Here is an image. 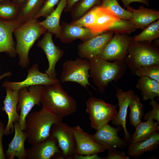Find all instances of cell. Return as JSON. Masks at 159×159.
Segmentation results:
<instances>
[{
    "label": "cell",
    "mask_w": 159,
    "mask_h": 159,
    "mask_svg": "<svg viewBox=\"0 0 159 159\" xmlns=\"http://www.w3.org/2000/svg\"><path fill=\"white\" fill-rule=\"evenodd\" d=\"M43 86L41 85L32 86L19 90L17 110L20 111L19 124L21 130L25 129L26 117L33 107L35 105L40 106Z\"/></svg>",
    "instance_id": "9"
},
{
    "label": "cell",
    "mask_w": 159,
    "mask_h": 159,
    "mask_svg": "<svg viewBox=\"0 0 159 159\" xmlns=\"http://www.w3.org/2000/svg\"><path fill=\"white\" fill-rule=\"evenodd\" d=\"M9 0H0V3L5 1H9Z\"/></svg>",
    "instance_id": "46"
},
{
    "label": "cell",
    "mask_w": 159,
    "mask_h": 159,
    "mask_svg": "<svg viewBox=\"0 0 159 159\" xmlns=\"http://www.w3.org/2000/svg\"><path fill=\"white\" fill-rule=\"evenodd\" d=\"M99 6L95 21L89 28L95 34L106 32L115 22L120 19L108 9L103 8Z\"/></svg>",
    "instance_id": "26"
},
{
    "label": "cell",
    "mask_w": 159,
    "mask_h": 159,
    "mask_svg": "<svg viewBox=\"0 0 159 159\" xmlns=\"http://www.w3.org/2000/svg\"><path fill=\"white\" fill-rule=\"evenodd\" d=\"M81 0H67V5L64 10V12H70L72 8L77 2Z\"/></svg>",
    "instance_id": "43"
},
{
    "label": "cell",
    "mask_w": 159,
    "mask_h": 159,
    "mask_svg": "<svg viewBox=\"0 0 159 159\" xmlns=\"http://www.w3.org/2000/svg\"><path fill=\"white\" fill-rule=\"evenodd\" d=\"M59 81H60L59 79L51 78L45 73L40 72L38 65L35 63L28 70L27 76L24 80L20 82L6 81L3 83L2 86L14 91H19L24 87L36 85H47Z\"/></svg>",
    "instance_id": "12"
},
{
    "label": "cell",
    "mask_w": 159,
    "mask_h": 159,
    "mask_svg": "<svg viewBox=\"0 0 159 159\" xmlns=\"http://www.w3.org/2000/svg\"><path fill=\"white\" fill-rule=\"evenodd\" d=\"M5 77V76L4 74H2L0 75V80L3 78L4 77Z\"/></svg>",
    "instance_id": "45"
},
{
    "label": "cell",
    "mask_w": 159,
    "mask_h": 159,
    "mask_svg": "<svg viewBox=\"0 0 159 159\" xmlns=\"http://www.w3.org/2000/svg\"><path fill=\"white\" fill-rule=\"evenodd\" d=\"M62 121L44 108L29 113L25 120V128L28 143L32 145L37 144L50 136L49 132L54 123Z\"/></svg>",
    "instance_id": "4"
},
{
    "label": "cell",
    "mask_w": 159,
    "mask_h": 159,
    "mask_svg": "<svg viewBox=\"0 0 159 159\" xmlns=\"http://www.w3.org/2000/svg\"><path fill=\"white\" fill-rule=\"evenodd\" d=\"M52 35L49 32H45L42 39L38 41L37 45L44 52L48 61L49 67L45 73L49 78L56 79L55 66L63 56L64 51L55 45L52 39Z\"/></svg>",
    "instance_id": "13"
},
{
    "label": "cell",
    "mask_w": 159,
    "mask_h": 159,
    "mask_svg": "<svg viewBox=\"0 0 159 159\" xmlns=\"http://www.w3.org/2000/svg\"><path fill=\"white\" fill-rule=\"evenodd\" d=\"M14 136L8 145V149L5 154V157L8 159H14L15 157L19 159H26L24 145L27 138L26 132L25 130L21 129L19 122H14Z\"/></svg>",
    "instance_id": "20"
},
{
    "label": "cell",
    "mask_w": 159,
    "mask_h": 159,
    "mask_svg": "<svg viewBox=\"0 0 159 159\" xmlns=\"http://www.w3.org/2000/svg\"><path fill=\"white\" fill-rule=\"evenodd\" d=\"M119 127L115 128L108 123L105 124L97 130L94 134L92 135V138L108 150L125 148L127 143L118 136V133L121 130Z\"/></svg>",
    "instance_id": "14"
},
{
    "label": "cell",
    "mask_w": 159,
    "mask_h": 159,
    "mask_svg": "<svg viewBox=\"0 0 159 159\" xmlns=\"http://www.w3.org/2000/svg\"><path fill=\"white\" fill-rule=\"evenodd\" d=\"M50 136L56 139L65 159H73L76 154V143L73 127H70L62 121L52 126Z\"/></svg>",
    "instance_id": "8"
},
{
    "label": "cell",
    "mask_w": 159,
    "mask_h": 159,
    "mask_svg": "<svg viewBox=\"0 0 159 159\" xmlns=\"http://www.w3.org/2000/svg\"><path fill=\"white\" fill-rule=\"evenodd\" d=\"M61 0H45L40 9L34 19H37L42 17H46L54 9L55 6Z\"/></svg>",
    "instance_id": "37"
},
{
    "label": "cell",
    "mask_w": 159,
    "mask_h": 159,
    "mask_svg": "<svg viewBox=\"0 0 159 159\" xmlns=\"http://www.w3.org/2000/svg\"><path fill=\"white\" fill-rule=\"evenodd\" d=\"M125 8L130 6V4L133 2H138L149 6V0H121Z\"/></svg>",
    "instance_id": "42"
},
{
    "label": "cell",
    "mask_w": 159,
    "mask_h": 159,
    "mask_svg": "<svg viewBox=\"0 0 159 159\" xmlns=\"http://www.w3.org/2000/svg\"><path fill=\"white\" fill-rule=\"evenodd\" d=\"M104 158L105 157L98 156L97 153L87 155H75L73 158L74 159H102Z\"/></svg>",
    "instance_id": "41"
},
{
    "label": "cell",
    "mask_w": 159,
    "mask_h": 159,
    "mask_svg": "<svg viewBox=\"0 0 159 159\" xmlns=\"http://www.w3.org/2000/svg\"><path fill=\"white\" fill-rule=\"evenodd\" d=\"M102 0H81L74 5L70 12L72 21L80 18L94 6L100 5Z\"/></svg>",
    "instance_id": "30"
},
{
    "label": "cell",
    "mask_w": 159,
    "mask_h": 159,
    "mask_svg": "<svg viewBox=\"0 0 159 159\" xmlns=\"http://www.w3.org/2000/svg\"><path fill=\"white\" fill-rule=\"evenodd\" d=\"M133 37L126 34H115L108 42L100 56L108 61L124 60Z\"/></svg>",
    "instance_id": "10"
},
{
    "label": "cell",
    "mask_w": 159,
    "mask_h": 159,
    "mask_svg": "<svg viewBox=\"0 0 159 159\" xmlns=\"http://www.w3.org/2000/svg\"><path fill=\"white\" fill-rule=\"evenodd\" d=\"M114 34L112 32H106L79 44L77 48L79 57L88 60L100 56Z\"/></svg>",
    "instance_id": "15"
},
{
    "label": "cell",
    "mask_w": 159,
    "mask_h": 159,
    "mask_svg": "<svg viewBox=\"0 0 159 159\" xmlns=\"http://www.w3.org/2000/svg\"><path fill=\"white\" fill-rule=\"evenodd\" d=\"M39 22L37 19H30L14 31L16 41V51L19 58L18 64L22 68L29 66V54L30 49L36 41L47 31Z\"/></svg>",
    "instance_id": "3"
},
{
    "label": "cell",
    "mask_w": 159,
    "mask_h": 159,
    "mask_svg": "<svg viewBox=\"0 0 159 159\" xmlns=\"http://www.w3.org/2000/svg\"><path fill=\"white\" fill-rule=\"evenodd\" d=\"M159 37V19L150 24L143 30L142 32L133 37L134 41L138 42H147L151 43L152 42Z\"/></svg>",
    "instance_id": "32"
},
{
    "label": "cell",
    "mask_w": 159,
    "mask_h": 159,
    "mask_svg": "<svg viewBox=\"0 0 159 159\" xmlns=\"http://www.w3.org/2000/svg\"><path fill=\"white\" fill-rule=\"evenodd\" d=\"M6 95L1 109L5 112L8 116V121L4 132V135H8L14 130V122L19 121L20 115L17 110L19 94V91H14L7 88H6Z\"/></svg>",
    "instance_id": "18"
},
{
    "label": "cell",
    "mask_w": 159,
    "mask_h": 159,
    "mask_svg": "<svg viewBox=\"0 0 159 159\" xmlns=\"http://www.w3.org/2000/svg\"><path fill=\"white\" fill-rule=\"evenodd\" d=\"M137 29L129 20L119 19L107 29L106 32L115 34H128L135 31Z\"/></svg>",
    "instance_id": "34"
},
{
    "label": "cell",
    "mask_w": 159,
    "mask_h": 159,
    "mask_svg": "<svg viewBox=\"0 0 159 159\" xmlns=\"http://www.w3.org/2000/svg\"><path fill=\"white\" fill-rule=\"evenodd\" d=\"M128 54L124 61L132 74L142 66L159 64V48L147 42H138L133 40Z\"/></svg>",
    "instance_id": "5"
},
{
    "label": "cell",
    "mask_w": 159,
    "mask_h": 159,
    "mask_svg": "<svg viewBox=\"0 0 159 159\" xmlns=\"http://www.w3.org/2000/svg\"><path fill=\"white\" fill-rule=\"evenodd\" d=\"M100 5L109 10L119 18L130 21L132 18V13L122 7L118 0H102Z\"/></svg>",
    "instance_id": "31"
},
{
    "label": "cell",
    "mask_w": 159,
    "mask_h": 159,
    "mask_svg": "<svg viewBox=\"0 0 159 159\" xmlns=\"http://www.w3.org/2000/svg\"><path fill=\"white\" fill-rule=\"evenodd\" d=\"M88 60L90 77L101 93L104 92L110 82H116L121 78L127 69L124 60L111 62L100 56Z\"/></svg>",
    "instance_id": "2"
},
{
    "label": "cell",
    "mask_w": 159,
    "mask_h": 159,
    "mask_svg": "<svg viewBox=\"0 0 159 159\" xmlns=\"http://www.w3.org/2000/svg\"><path fill=\"white\" fill-rule=\"evenodd\" d=\"M159 123L153 119L141 122L135 127L134 133L130 136L129 143H132L145 139L154 132L159 131Z\"/></svg>",
    "instance_id": "28"
},
{
    "label": "cell",
    "mask_w": 159,
    "mask_h": 159,
    "mask_svg": "<svg viewBox=\"0 0 159 159\" xmlns=\"http://www.w3.org/2000/svg\"><path fill=\"white\" fill-rule=\"evenodd\" d=\"M127 10L132 14L130 21L138 29H144L151 24L159 19V11L154 9L140 6L138 9H134L130 6Z\"/></svg>",
    "instance_id": "22"
},
{
    "label": "cell",
    "mask_w": 159,
    "mask_h": 159,
    "mask_svg": "<svg viewBox=\"0 0 159 159\" xmlns=\"http://www.w3.org/2000/svg\"><path fill=\"white\" fill-rule=\"evenodd\" d=\"M45 0H24L20 6L19 13L14 20L16 28L33 19L40 9Z\"/></svg>",
    "instance_id": "25"
},
{
    "label": "cell",
    "mask_w": 159,
    "mask_h": 159,
    "mask_svg": "<svg viewBox=\"0 0 159 159\" xmlns=\"http://www.w3.org/2000/svg\"><path fill=\"white\" fill-rule=\"evenodd\" d=\"M143 107L138 96L135 95L130 101L128 107L130 110L129 119L131 125L136 127L141 122V119L144 114Z\"/></svg>",
    "instance_id": "29"
},
{
    "label": "cell",
    "mask_w": 159,
    "mask_h": 159,
    "mask_svg": "<svg viewBox=\"0 0 159 159\" xmlns=\"http://www.w3.org/2000/svg\"><path fill=\"white\" fill-rule=\"evenodd\" d=\"M60 82L44 85L40 103L43 108L62 118L74 112L77 105L76 100L64 90Z\"/></svg>",
    "instance_id": "1"
},
{
    "label": "cell",
    "mask_w": 159,
    "mask_h": 159,
    "mask_svg": "<svg viewBox=\"0 0 159 159\" xmlns=\"http://www.w3.org/2000/svg\"><path fill=\"white\" fill-rule=\"evenodd\" d=\"M159 131L154 132L148 138L132 143L128 144L127 153L133 157H139L145 152L154 150L159 145Z\"/></svg>",
    "instance_id": "24"
},
{
    "label": "cell",
    "mask_w": 159,
    "mask_h": 159,
    "mask_svg": "<svg viewBox=\"0 0 159 159\" xmlns=\"http://www.w3.org/2000/svg\"><path fill=\"white\" fill-rule=\"evenodd\" d=\"M26 150V159H64L56 139L49 136Z\"/></svg>",
    "instance_id": "11"
},
{
    "label": "cell",
    "mask_w": 159,
    "mask_h": 159,
    "mask_svg": "<svg viewBox=\"0 0 159 159\" xmlns=\"http://www.w3.org/2000/svg\"><path fill=\"white\" fill-rule=\"evenodd\" d=\"M67 5V0H61L56 8L45 19L39 21V24L48 32L58 38L60 37L61 27L60 20L61 14Z\"/></svg>",
    "instance_id": "23"
},
{
    "label": "cell",
    "mask_w": 159,
    "mask_h": 159,
    "mask_svg": "<svg viewBox=\"0 0 159 159\" xmlns=\"http://www.w3.org/2000/svg\"><path fill=\"white\" fill-rule=\"evenodd\" d=\"M61 31L59 38L62 42L69 43L77 39L83 42L102 33L95 34L90 29L79 27L62 22Z\"/></svg>",
    "instance_id": "19"
},
{
    "label": "cell",
    "mask_w": 159,
    "mask_h": 159,
    "mask_svg": "<svg viewBox=\"0 0 159 159\" xmlns=\"http://www.w3.org/2000/svg\"><path fill=\"white\" fill-rule=\"evenodd\" d=\"M115 150H108L107 156L105 159H129V157L123 151Z\"/></svg>",
    "instance_id": "39"
},
{
    "label": "cell",
    "mask_w": 159,
    "mask_h": 159,
    "mask_svg": "<svg viewBox=\"0 0 159 159\" xmlns=\"http://www.w3.org/2000/svg\"><path fill=\"white\" fill-rule=\"evenodd\" d=\"M136 88L140 91L142 99L145 101L159 98V82L148 77H140L136 84Z\"/></svg>",
    "instance_id": "27"
},
{
    "label": "cell",
    "mask_w": 159,
    "mask_h": 159,
    "mask_svg": "<svg viewBox=\"0 0 159 159\" xmlns=\"http://www.w3.org/2000/svg\"><path fill=\"white\" fill-rule=\"evenodd\" d=\"M73 131L76 143V155L97 154L107 150V148L95 142L92 135L84 131L80 126L73 127Z\"/></svg>",
    "instance_id": "16"
},
{
    "label": "cell",
    "mask_w": 159,
    "mask_h": 159,
    "mask_svg": "<svg viewBox=\"0 0 159 159\" xmlns=\"http://www.w3.org/2000/svg\"><path fill=\"white\" fill-rule=\"evenodd\" d=\"M99 6V5L94 6L80 18L72 21L70 24L76 26L89 29L95 21Z\"/></svg>",
    "instance_id": "35"
},
{
    "label": "cell",
    "mask_w": 159,
    "mask_h": 159,
    "mask_svg": "<svg viewBox=\"0 0 159 159\" xmlns=\"http://www.w3.org/2000/svg\"><path fill=\"white\" fill-rule=\"evenodd\" d=\"M134 74L139 77H148L159 82V64L142 66L136 70Z\"/></svg>",
    "instance_id": "36"
},
{
    "label": "cell",
    "mask_w": 159,
    "mask_h": 159,
    "mask_svg": "<svg viewBox=\"0 0 159 159\" xmlns=\"http://www.w3.org/2000/svg\"><path fill=\"white\" fill-rule=\"evenodd\" d=\"M16 28L14 20L0 19V53L5 52L13 58L15 57L17 55L16 44L12 35Z\"/></svg>",
    "instance_id": "21"
},
{
    "label": "cell",
    "mask_w": 159,
    "mask_h": 159,
    "mask_svg": "<svg viewBox=\"0 0 159 159\" xmlns=\"http://www.w3.org/2000/svg\"><path fill=\"white\" fill-rule=\"evenodd\" d=\"M115 95L118 101L119 111L115 118L112 121L113 124L117 127L121 125L124 132V140L128 144L130 136L126 127L127 110L131 99L135 95L132 90L123 91L117 88Z\"/></svg>",
    "instance_id": "17"
},
{
    "label": "cell",
    "mask_w": 159,
    "mask_h": 159,
    "mask_svg": "<svg viewBox=\"0 0 159 159\" xmlns=\"http://www.w3.org/2000/svg\"><path fill=\"white\" fill-rule=\"evenodd\" d=\"M5 128L4 123L0 121V159L6 158L2 145V139Z\"/></svg>",
    "instance_id": "40"
},
{
    "label": "cell",
    "mask_w": 159,
    "mask_h": 159,
    "mask_svg": "<svg viewBox=\"0 0 159 159\" xmlns=\"http://www.w3.org/2000/svg\"><path fill=\"white\" fill-rule=\"evenodd\" d=\"M86 112L89 115L91 127L97 130L113 120L117 113V106L92 96L86 102Z\"/></svg>",
    "instance_id": "6"
},
{
    "label": "cell",
    "mask_w": 159,
    "mask_h": 159,
    "mask_svg": "<svg viewBox=\"0 0 159 159\" xmlns=\"http://www.w3.org/2000/svg\"><path fill=\"white\" fill-rule=\"evenodd\" d=\"M90 67L89 61L87 59L79 57L67 60L63 64L60 81L62 83L75 82L87 89L88 85L91 86L88 81Z\"/></svg>",
    "instance_id": "7"
},
{
    "label": "cell",
    "mask_w": 159,
    "mask_h": 159,
    "mask_svg": "<svg viewBox=\"0 0 159 159\" xmlns=\"http://www.w3.org/2000/svg\"><path fill=\"white\" fill-rule=\"evenodd\" d=\"M149 103L153 109L144 115L143 119L145 121L153 119L159 123V104L154 99L150 100Z\"/></svg>",
    "instance_id": "38"
},
{
    "label": "cell",
    "mask_w": 159,
    "mask_h": 159,
    "mask_svg": "<svg viewBox=\"0 0 159 159\" xmlns=\"http://www.w3.org/2000/svg\"><path fill=\"white\" fill-rule=\"evenodd\" d=\"M20 6L11 0L0 3V19L12 21L17 18Z\"/></svg>",
    "instance_id": "33"
},
{
    "label": "cell",
    "mask_w": 159,
    "mask_h": 159,
    "mask_svg": "<svg viewBox=\"0 0 159 159\" xmlns=\"http://www.w3.org/2000/svg\"><path fill=\"white\" fill-rule=\"evenodd\" d=\"M24 0H11L12 1L20 6L22 4Z\"/></svg>",
    "instance_id": "44"
}]
</instances>
